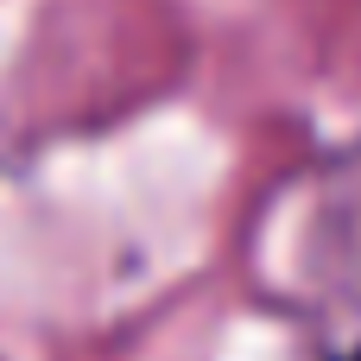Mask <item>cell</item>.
Segmentation results:
<instances>
[{"instance_id":"6da1fadb","label":"cell","mask_w":361,"mask_h":361,"mask_svg":"<svg viewBox=\"0 0 361 361\" xmlns=\"http://www.w3.org/2000/svg\"><path fill=\"white\" fill-rule=\"evenodd\" d=\"M292 361H361V140L311 178L292 247Z\"/></svg>"}]
</instances>
